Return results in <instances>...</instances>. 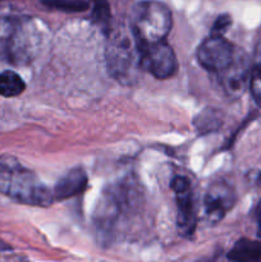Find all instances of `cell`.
Instances as JSON below:
<instances>
[{
  "mask_svg": "<svg viewBox=\"0 0 261 262\" xmlns=\"http://www.w3.org/2000/svg\"><path fill=\"white\" fill-rule=\"evenodd\" d=\"M142 71L148 72L158 79H166L174 76L178 69V60L173 48L166 41L138 45Z\"/></svg>",
  "mask_w": 261,
  "mask_h": 262,
  "instance_id": "5",
  "label": "cell"
},
{
  "mask_svg": "<svg viewBox=\"0 0 261 262\" xmlns=\"http://www.w3.org/2000/svg\"><path fill=\"white\" fill-rule=\"evenodd\" d=\"M170 187L176 193L178 232L183 238H191L197 227V214L191 183L186 177L177 176L171 179Z\"/></svg>",
  "mask_w": 261,
  "mask_h": 262,
  "instance_id": "6",
  "label": "cell"
},
{
  "mask_svg": "<svg viewBox=\"0 0 261 262\" xmlns=\"http://www.w3.org/2000/svg\"><path fill=\"white\" fill-rule=\"evenodd\" d=\"M0 193L20 204L48 207L54 202V193L28 170L13 159H0Z\"/></svg>",
  "mask_w": 261,
  "mask_h": 262,
  "instance_id": "2",
  "label": "cell"
},
{
  "mask_svg": "<svg viewBox=\"0 0 261 262\" xmlns=\"http://www.w3.org/2000/svg\"><path fill=\"white\" fill-rule=\"evenodd\" d=\"M253 216H255L256 228H257V235L261 238V200L258 201V204L256 205L255 212H253Z\"/></svg>",
  "mask_w": 261,
  "mask_h": 262,
  "instance_id": "18",
  "label": "cell"
},
{
  "mask_svg": "<svg viewBox=\"0 0 261 262\" xmlns=\"http://www.w3.org/2000/svg\"><path fill=\"white\" fill-rule=\"evenodd\" d=\"M26 89L22 77L13 71H4L0 73V96L15 97L19 96Z\"/></svg>",
  "mask_w": 261,
  "mask_h": 262,
  "instance_id": "12",
  "label": "cell"
},
{
  "mask_svg": "<svg viewBox=\"0 0 261 262\" xmlns=\"http://www.w3.org/2000/svg\"><path fill=\"white\" fill-rule=\"evenodd\" d=\"M255 183L257 184L258 187H261V173H257V176H256L255 178Z\"/></svg>",
  "mask_w": 261,
  "mask_h": 262,
  "instance_id": "19",
  "label": "cell"
},
{
  "mask_svg": "<svg viewBox=\"0 0 261 262\" xmlns=\"http://www.w3.org/2000/svg\"><path fill=\"white\" fill-rule=\"evenodd\" d=\"M173 18L169 8L156 0L137 3L130 13V33L137 45L164 41L169 35Z\"/></svg>",
  "mask_w": 261,
  "mask_h": 262,
  "instance_id": "3",
  "label": "cell"
},
{
  "mask_svg": "<svg viewBox=\"0 0 261 262\" xmlns=\"http://www.w3.org/2000/svg\"><path fill=\"white\" fill-rule=\"evenodd\" d=\"M41 3L50 9L67 13L84 12L90 8V3L87 0H41Z\"/></svg>",
  "mask_w": 261,
  "mask_h": 262,
  "instance_id": "15",
  "label": "cell"
},
{
  "mask_svg": "<svg viewBox=\"0 0 261 262\" xmlns=\"http://www.w3.org/2000/svg\"><path fill=\"white\" fill-rule=\"evenodd\" d=\"M250 73L248 60L245 53L237 49L230 63L216 76L228 96L240 97L248 86Z\"/></svg>",
  "mask_w": 261,
  "mask_h": 262,
  "instance_id": "9",
  "label": "cell"
},
{
  "mask_svg": "<svg viewBox=\"0 0 261 262\" xmlns=\"http://www.w3.org/2000/svg\"><path fill=\"white\" fill-rule=\"evenodd\" d=\"M248 87L256 104L261 105V61L251 69Z\"/></svg>",
  "mask_w": 261,
  "mask_h": 262,
  "instance_id": "16",
  "label": "cell"
},
{
  "mask_svg": "<svg viewBox=\"0 0 261 262\" xmlns=\"http://www.w3.org/2000/svg\"><path fill=\"white\" fill-rule=\"evenodd\" d=\"M228 260L232 262H261V242L241 238L228 252Z\"/></svg>",
  "mask_w": 261,
  "mask_h": 262,
  "instance_id": "11",
  "label": "cell"
},
{
  "mask_svg": "<svg viewBox=\"0 0 261 262\" xmlns=\"http://www.w3.org/2000/svg\"><path fill=\"white\" fill-rule=\"evenodd\" d=\"M87 174L82 168H74L67 171L58 182L53 189L54 199L59 201L72 199L74 196L83 193L87 188Z\"/></svg>",
  "mask_w": 261,
  "mask_h": 262,
  "instance_id": "10",
  "label": "cell"
},
{
  "mask_svg": "<svg viewBox=\"0 0 261 262\" xmlns=\"http://www.w3.org/2000/svg\"><path fill=\"white\" fill-rule=\"evenodd\" d=\"M105 58L109 74L119 83L129 86L138 81L142 67L140 49L132 33H115L112 36Z\"/></svg>",
  "mask_w": 261,
  "mask_h": 262,
  "instance_id": "4",
  "label": "cell"
},
{
  "mask_svg": "<svg viewBox=\"0 0 261 262\" xmlns=\"http://www.w3.org/2000/svg\"><path fill=\"white\" fill-rule=\"evenodd\" d=\"M110 7L106 0H92L91 20L104 33H109L110 31Z\"/></svg>",
  "mask_w": 261,
  "mask_h": 262,
  "instance_id": "14",
  "label": "cell"
},
{
  "mask_svg": "<svg viewBox=\"0 0 261 262\" xmlns=\"http://www.w3.org/2000/svg\"><path fill=\"white\" fill-rule=\"evenodd\" d=\"M235 50L224 36L210 35L197 49V60L206 71L217 74L230 63Z\"/></svg>",
  "mask_w": 261,
  "mask_h": 262,
  "instance_id": "7",
  "label": "cell"
},
{
  "mask_svg": "<svg viewBox=\"0 0 261 262\" xmlns=\"http://www.w3.org/2000/svg\"><path fill=\"white\" fill-rule=\"evenodd\" d=\"M42 33L37 23L26 17H0V60L26 66L37 56Z\"/></svg>",
  "mask_w": 261,
  "mask_h": 262,
  "instance_id": "1",
  "label": "cell"
},
{
  "mask_svg": "<svg viewBox=\"0 0 261 262\" xmlns=\"http://www.w3.org/2000/svg\"><path fill=\"white\" fill-rule=\"evenodd\" d=\"M235 192L229 183L224 181L214 182L207 188L204 199V211L206 219L215 224L224 219L227 212L234 206Z\"/></svg>",
  "mask_w": 261,
  "mask_h": 262,
  "instance_id": "8",
  "label": "cell"
},
{
  "mask_svg": "<svg viewBox=\"0 0 261 262\" xmlns=\"http://www.w3.org/2000/svg\"><path fill=\"white\" fill-rule=\"evenodd\" d=\"M193 124L202 135L214 132L222 124V115L216 109H205L194 118Z\"/></svg>",
  "mask_w": 261,
  "mask_h": 262,
  "instance_id": "13",
  "label": "cell"
},
{
  "mask_svg": "<svg viewBox=\"0 0 261 262\" xmlns=\"http://www.w3.org/2000/svg\"><path fill=\"white\" fill-rule=\"evenodd\" d=\"M232 25V18L229 14H222L215 19L214 25L211 27V35H217V36H224V33L227 32L228 28Z\"/></svg>",
  "mask_w": 261,
  "mask_h": 262,
  "instance_id": "17",
  "label": "cell"
}]
</instances>
